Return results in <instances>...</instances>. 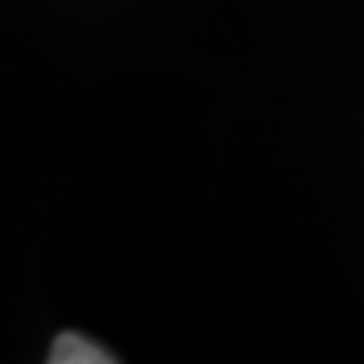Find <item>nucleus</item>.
Segmentation results:
<instances>
[{
  "instance_id": "obj_1",
  "label": "nucleus",
  "mask_w": 364,
  "mask_h": 364,
  "mask_svg": "<svg viewBox=\"0 0 364 364\" xmlns=\"http://www.w3.org/2000/svg\"><path fill=\"white\" fill-rule=\"evenodd\" d=\"M48 361L51 364H112L115 361V354H108L105 348H98L95 341L68 331V334H61V338L54 341Z\"/></svg>"
}]
</instances>
